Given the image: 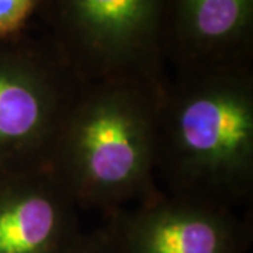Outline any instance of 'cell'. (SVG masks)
Returning a JSON list of instances; mask_svg holds the SVG:
<instances>
[{"label":"cell","instance_id":"8","mask_svg":"<svg viewBox=\"0 0 253 253\" xmlns=\"http://www.w3.org/2000/svg\"><path fill=\"white\" fill-rule=\"evenodd\" d=\"M41 0H0V40L26 33L40 10Z\"/></svg>","mask_w":253,"mask_h":253},{"label":"cell","instance_id":"9","mask_svg":"<svg viewBox=\"0 0 253 253\" xmlns=\"http://www.w3.org/2000/svg\"><path fill=\"white\" fill-rule=\"evenodd\" d=\"M66 253H123L120 246L114 239V246L109 244L101 245H86V246H79V245L73 244L69 251Z\"/></svg>","mask_w":253,"mask_h":253},{"label":"cell","instance_id":"5","mask_svg":"<svg viewBox=\"0 0 253 253\" xmlns=\"http://www.w3.org/2000/svg\"><path fill=\"white\" fill-rule=\"evenodd\" d=\"M132 207L114 214L123 253H236L234 208L161 191Z\"/></svg>","mask_w":253,"mask_h":253},{"label":"cell","instance_id":"2","mask_svg":"<svg viewBox=\"0 0 253 253\" xmlns=\"http://www.w3.org/2000/svg\"><path fill=\"white\" fill-rule=\"evenodd\" d=\"M165 78L81 82L49 161V172L76 207L117 214L158 191V109Z\"/></svg>","mask_w":253,"mask_h":253},{"label":"cell","instance_id":"1","mask_svg":"<svg viewBox=\"0 0 253 253\" xmlns=\"http://www.w3.org/2000/svg\"><path fill=\"white\" fill-rule=\"evenodd\" d=\"M168 193L241 207L253 190L251 62L176 69L159 93L158 162Z\"/></svg>","mask_w":253,"mask_h":253},{"label":"cell","instance_id":"3","mask_svg":"<svg viewBox=\"0 0 253 253\" xmlns=\"http://www.w3.org/2000/svg\"><path fill=\"white\" fill-rule=\"evenodd\" d=\"M165 0H41L45 34L81 82L162 78Z\"/></svg>","mask_w":253,"mask_h":253},{"label":"cell","instance_id":"4","mask_svg":"<svg viewBox=\"0 0 253 253\" xmlns=\"http://www.w3.org/2000/svg\"><path fill=\"white\" fill-rule=\"evenodd\" d=\"M79 84L45 34L0 40V181L49 169Z\"/></svg>","mask_w":253,"mask_h":253},{"label":"cell","instance_id":"7","mask_svg":"<svg viewBox=\"0 0 253 253\" xmlns=\"http://www.w3.org/2000/svg\"><path fill=\"white\" fill-rule=\"evenodd\" d=\"M76 208L49 169L0 181V253H66Z\"/></svg>","mask_w":253,"mask_h":253},{"label":"cell","instance_id":"6","mask_svg":"<svg viewBox=\"0 0 253 253\" xmlns=\"http://www.w3.org/2000/svg\"><path fill=\"white\" fill-rule=\"evenodd\" d=\"M162 46L174 71L252 62L253 0H165Z\"/></svg>","mask_w":253,"mask_h":253}]
</instances>
